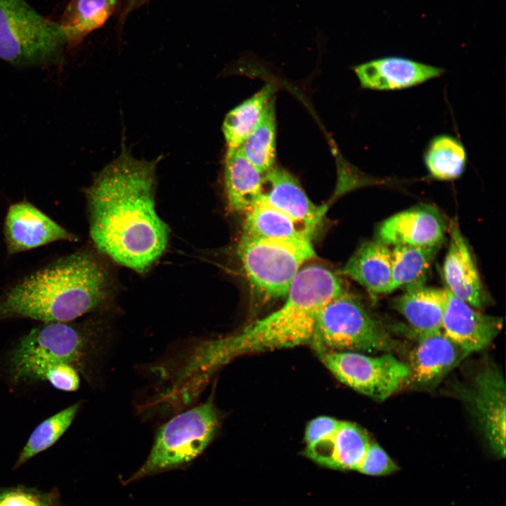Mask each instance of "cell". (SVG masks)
<instances>
[{
  "mask_svg": "<svg viewBox=\"0 0 506 506\" xmlns=\"http://www.w3.org/2000/svg\"><path fill=\"white\" fill-rule=\"evenodd\" d=\"M157 163L134 157L123 145L86 190L94 246L138 273L161 257L169 241V228L155 207Z\"/></svg>",
  "mask_w": 506,
  "mask_h": 506,
  "instance_id": "6da1fadb",
  "label": "cell"
},
{
  "mask_svg": "<svg viewBox=\"0 0 506 506\" xmlns=\"http://www.w3.org/2000/svg\"><path fill=\"white\" fill-rule=\"evenodd\" d=\"M343 292L340 278L327 268L302 267L279 309L235 334L196 345L183 358L184 368L207 379L238 356L310 344L320 310Z\"/></svg>",
  "mask_w": 506,
  "mask_h": 506,
  "instance_id": "7a4b0ae2",
  "label": "cell"
},
{
  "mask_svg": "<svg viewBox=\"0 0 506 506\" xmlns=\"http://www.w3.org/2000/svg\"><path fill=\"white\" fill-rule=\"evenodd\" d=\"M111 292L107 269L91 252L61 257L23 277L0 296V321L70 322L100 309Z\"/></svg>",
  "mask_w": 506,
  "mask_h": 506,
  "instance_id": "3957f363",
  "label": "cell"
},
{
  "mask_svg": "<svg viewBox=\"0 0 506 506\" xmlns=\"http://www.w3.org/2000/svg\"><path fill=\"white\" fill-rule=\"evenodd\" d=\"M67 46L59 22L25 0H0V58L17 67L60 63Z\"/></svg>",
  "mask_w": 506,
  "mask_h": 506,
  "instance_id": "277c9868",
  "label": "cell"
},
{
  "mask_svg": "<svg viewBox=\"0 0 506 506\" xmlns=\"http://www.w3.org/2000/svg\"><path fill=\"white\" fill-rule=\"evenodd\" d=\"M86 326L70 322H48L32 328L8 356L7 371L13 382L39 380L48 366L79 363L91 343Z\"/></svg>",
  "mask_w": 506,
  "mask_h": 506,
  "instance_id": "5b68a950",
  "label": "cell"
},
{
  "mask_svg": "<svg viewBox=\"0 0 506 506\" xmlns=\"http://www.w3.org/2000/svg\"><path fill=\"white\" fill-rule=\"evenodd\" d=\"M237 253L252 288L268 299L285 297L303 265L316 257L309 238H240Z\"/></svg>",
  "mask_w": 506,
  "mask_h": 506,
  "instance_id": "8992f818",
  "label": "cell"
},
{
  "mask_svg": "<svg viewBox=\"0 0 506 506\" xmlns=\"http://www.w3.org/2000/svg\"><path fill=\"white\" fill-rule=\"evenodd\" d=\"M310 344L317 353L389 352L394 346L384 327L345 292L322 308Z\"/></svg>",
  "mask_w": 506,
  "mask_h": 506,
  "instance_id": "52a82bcc",
  "label": "cell"
},
{
  "mask_svg": "<svg viewBox=\"0 0 506 506\" xmlns=\"http://www.w3.org/2000/svg\"><path fill=\"white\" fill-rule=\"evenodd\" d=\"M219 427V414L211 401L174 416L160 427L145 462L131 479L192 461L213 440Z\"/></svg>",
  "mask_w": 506,
  "mask_h": 506,
  "instance_id": "ba28073f",
  "label": "cell"
},
{
  "mask_svg": "<svg viewBox=\"0 0 506 506\" xmlns=\"http://www.w3.org/2000/svg\"><path fill=\"white\" fill-rule=\"evenodd\" d=\"M318 354L338 380L377 401L388 398L407 382L409 376L408 364L388 352L375 356L354 351Z\"/></svg>",
  "mask_w": 506,
  "mask_h": 506,
  "instance_id": "9c48e42d",
  "label": "cell"
},
{
  "mask_svg": "<svg viewBox=\"0 0 506 506\" xmlns=\"http://www.w3.org/2000/svg\"><path fill=\"white\" fill-rule=\"evenodd\" d=\"M464 394L491 450L504 458L506 391L501 372L493 365L484 368Z\"/></svg>",
  "mask_w": 506,
  "mask_h": 506,
  "instance_id": "30bf717a",
  "label": "cell"
},
{
  "mask_svg": "<svg viewBox=\"0 0 506 506\" xmlns=\"http://www.w3.org/2000/svg\"><path fill=\"white\" fill-rule=\"evenodd\" d=\"M4 233L9 255L57 241L78 240L75 235L25 201L9 207L5 218Z\"/></svg>",
  "mask_w": 506,
  "mask_h": 506,
  "instance_id": "8fae6325",
  "label": "cell"
},
{
  "mask_svg": "<svg viewBox=\"0 0 506 506\" xmlns=\"http://www.w3.org/2000/svg\"><path fill=\"white\" fill-rule=\"evenodd\" d=\"M410 356L407 382L415 388L436 387L469 353L441 330L417 335Z\"/></svg>",
  "mask_w": 506,
  "mask_h": 506,
  "instance_id": "7c38bea8",
  "label": "cell"
},
{
  "mask_svg": "<svg viewBox=\"0 0 506 506\" xmlns=\"http://www.w3.org/2000/svg\"><path fill=\"white\" fill-rule=\"evenodd\" d=\"M446 226L439 212L421 205L392 215L376 231L375 240L387 246L440 247Z\"/></svg>",
  "mask_w": 506,
  "mask_h": 506,
  "instance_id": "4fadbf2b",
  "label": "cell"
},
{
  "mask_svg": "<svg viewBox=\"0 0 506 506\" xmlns=\"http://www.w3.org/2000/svg\"><path fill=\"white\" fill-rule=\"evenodd\" d=\"M261 200L290 217L311 236L326 212L325 207L309 198L289 171L275 165L263 174Z\"/></svg>",
  "mask_w": 506,
  "mask_h": 506,
  "instance_id": "5bb4252c",
  "label": "cell"
},
{
  "mask_svg": "<svg viewBox=\"0 0 506 506\" xmlns=\"http://www.w3.org/2000/svg\"><path fill=\"white\" fill-rule=\"evenodd\" d=\"M446 291L441 330L469 354L488 347L500 332L502 319L484 314Z\"/></svg>",
  "mask_w": 506,
  "mask_h": 506,
  "instance_id": "9a60e30c",
  "label": "cell"
},
{
  "mask_svg": "<svg viewBox=\"0 0 506 506\" xmlns=\"http://www.w3.org/2000/svg\"><path fill=\"white\" fill-rule=\"evenodd\" d=\"M361 88L395 91L438 77L444 70L401 56L376 58L353 67Z\"/></svg>",
  "mask_w": 506,
  "mask_h": 506,
  "instance_id": "2e32d148",
  "label": "cell"
},
{
  "mask_svg": "<svg viewBox=\"0 0 506 506\" xmlns=\"http://www.w3.org/2000/svg\"><path fill=\"white\" fill-rule=\"evenodd\" d=\"M450 230L443 266L446 288L472 307L482 309L487 298L470 249L456 222L451 223Z\"/></svg>",
  "mask_w": 506,
  "mask_h": 506,
  "instance_id": "e0dca14e",
  "label": "cell"
},
{
  "mask_svg": "<svg viewBox=\"0 0 506 506\" xmlns=\"http://www.w3.org/2000/svg\"><path fill=\"white\" fill-rule=\"evenodd\" d=\"M371 440L357 424L340 421L335 431L306 446V455L321 465L342 470H356Z\"/></svg>",
  "mask_w": 506,
  "mask_h": 506,
  "instance_id": "ac0fdd59",
  "label": "cell"
},
{
  "mask_svg": "<svg viewBox=\"0 0 506 506\" xmlns=\"http://www.w3.org/2000/svg\"><path fill=\"white\" fill-rule=\"evenodd\" d=\"M371 296L390 293L391 250L377 240L363 242L340 269Z\"/></svg>",
  "mask_w": 506,
  "mask_h": 506,
  "instance_id": "d6986e66",
  "label": "cell"
},
{
  "mask_svg": "<svg viewBox=\"0 0 506 506\" xmlns=\"http://www.w3.org/2000/svg\"><path fill=\"white\" fill-rule=\"evenodd\" d=\"M446 302V287L422 285L407 290L394 301V307L419 335L441 330Z\"/></svg>",
  "mask_w": 506,
  "mask_h": 506,
  "instance_id": "ffe728a7",
  "label": "cell"
},
{
  "mask_svg": "<svg viewBox=\"0 0 506 506\" xmlns=\"http://www.w3.org/2000/svg\"><path fill=\"white\" fill-rule=\"evenodd\" d=\"M223 176L228 209L245 214L261 198L263 174L236 150L225 156Z\"/></svg>",
  "mask_w": 506,
  "mask_h": 506,
  "instance_id": "44dd1931",
  "label": "cell"
},
{
  "mask_svg": "<svg viewBox=\"0 0 506 506\" xmlns=\"http://www.w3.org/2000/svg\"><path fill=\"white\" fill-rule=\"evenodd\" d=\"M118 0H72L59 25L67 46L74 47L101 27L114 12Z\"/></svg>",
  "mask_w": 506,
  "mask_h": 506,
  "instance_id": "7402d4cb",
  "label": "cell"
},
{
  "mask_svg": "<svg viewBox=\"0 0 506 506\" xmlns=\"http://www.w3.org/2000/svg\"><path fill=\"white\" fill-rule=\"evenodd\" d=\"M274 91V86L268 84L226 114L222 124L226 146V155L238 150L255 128L266 106L273 97Z\"/></svg>",
  "mask_w": 506,
  "mask_h": 506,
  "instance_id": "603a6c76",
  "label": "cell"
},
{
  "mask_svg": "<svg viewBox=\"0 0 506 506\" xmlns=\"http://www.w3.org/2000/svg\"><path fill=\"white\" fill-rule=\"evenodd\" d=\"M245 215L241 238H311L299 224L261 198Z\"/></svg>",
  "mask_w": 506,
  "mask_h": 506,
  "instance_id": "cb8c5ba5",
  "label": "cell"
},
{
  "mask_svg": "<svg viewBox=\"0 0 506 506\" xmlns=\"http://www.w3.org/2000/svg\"><path fill=\"white\" fill-rule=\"evenodd\" d=\"M423 160L429 175L439 181H453L464 173L467 161L462 143L450 134L434 136L428 143Z\"/></svg>",
  "mask_w": 506,
  "mask_h": 506,
  "instance_id": "d4e9b609",
  "label": "cell"
},
{
  "mask_svg": "<svg viewBox=\"0 0 506 506\" xmlns=\"http://www.w3.org/2000/svg\"><path fill=\"white\" fill-rule=\"evenodd\" d=\"M391 250L390 292L422 286L440 247L398 245Z\"/></svg>",
  "mask_w": 506,
  "mask_h": 506,
  "instance_id": "484cf974",
  "label": "cell"
},
{
  "mask_svg": "<svg viewBox=\"0 0 506 506\" xmlns=\"http://www.w3.org/2000/svg\"><path fill=\"white\" fill-rule=\"evenodd\" d=\"M275 105L273 97L257 125L238 149L263 174L275 165Z\"/></svg>",
  "mask_w": 506,
  "mask_h": 506,
  "instance_id": "4316f807",
  "label": "cell"
},
{
  "mask_svg": "<svg viewBox=\"0 0 506 506\" xmlns=\"http://www.w3.org/2000/svg\"><path fill=\"white\" fill-rule=\"evenodd\" d=\"M79 407V403L72 404L41 422L30 436L15 467L53 446L69 428Z\"/></svg>",
  "mask_w": 506,
  "mask_h": 506,
  "instance_id": "83f0119b",
  "label": "cell"
},
{
  "mask_svg": "<svg viewBox=\"0 0 506 506\" xmlns=\"http://www.w3.org/2000/svg\"><path fill=\"white\" fill-rule=\"evenodd\" d=\"M399 469L396 463L376 442L369 445L356 471L370 476H384Z\"/></svg>",
  "mask_w": 506,
  "mask_h": 506,
  "instance_id": "f1b7e54d",
  "label": "cell"
},
{
  "mask_svg": "<svg viewBox=\"0 0 506 506\" xmlns=\"http://www.w3.org/2000/svg\"><path fill=\"white\" fill-rule=\"evenodd\" d=\"M39 380L47 381L54 388L64 391H74L79 387V377L77 370L73 365L67 363L48 366L41 372Z\"/></svg>",
  "mask_w": 506,
  "mask_h": 506,
  "instance_id": "f546056e",
  "label": "cell"
},
{
  "mask_svg": "<svg viewBox=\"0 0 506 506\" xmlns=\"http://www.w3.org/2000/svg\"><path fill=\"white\" fill-rule=\"evenodd\" d=\"M340 420L328 416H320L314 418L308 424L304 440L306 446L312 445L333 433L339 424Z\"/></svg>",
  "mask_w": 506,
  "mask_h": 506,
  "instance_id": "4dcf8cb0",
  "label": "cell"
},
{
  "mask_svg": "<svg viewBox=\"0 0 506 506\" xmlns=\"http://www.w3.org/2000/svg\"><path fill=\"white\" fill-rule=\"evenodd\" d=\"M40 496L23 490L5 492L0 495V506H48Z\"/></svg>",
  "mask_w": 506,
  "mask_h": 506,
  "instance_id": "1f68e13d",
  "label": "cell"
},
{
  "mask_svg": "<svg viewBox=\"0 0 506 506\" xmlns=\"http://www.w3.org/2000/svg\"><path fill=\"white\" fill-rule=\"evenodd\" d=\"M148 0H123L120 12V22H123L134 10L146 3Z\"/></svg>",
  "mask_w": 506,
  "mask_h": 506,
  "instance_id": "d6a6232c",
  "label": "cell"
},
{
  "mask_svg": "<svg viewBox=\"0 0 506 506\" xmlns=\"http://www.w3.org/2000/svg\"><path fill=\"white\" fill-rule=\"evenodd\" d=\"M48 506H51V505L48 504Z\"/></svg>",
  "mask_w": 506,
  "mask_h": 506,
  "instance_id": "836d02e7",
  "label": "cell"
}]
</instances>
